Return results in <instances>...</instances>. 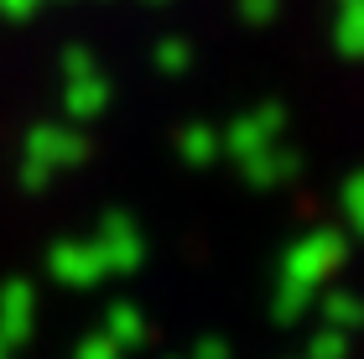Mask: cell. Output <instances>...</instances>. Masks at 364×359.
<instances>
[]
</instances>
